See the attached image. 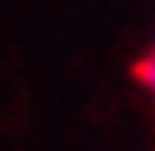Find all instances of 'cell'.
Returning a JSON list of instances; mask_svg holds the SVG:
<instances>
[{
  "mask_svg": "<svg viewBox=\"0 0 155 151\" xmlns=\"http://www.w3.org/2000/svg\"><path fill=\"white\" fill-rule=\"evenodd\" d=\"M137 81H140V88L148 92V100H151V107H155V48L137 63Z\"/></svg>",
  "mask_w": 155,
  "mask_h": 151,
  "instance_id": "1",
  "label": "cell"
}]
</instances>
